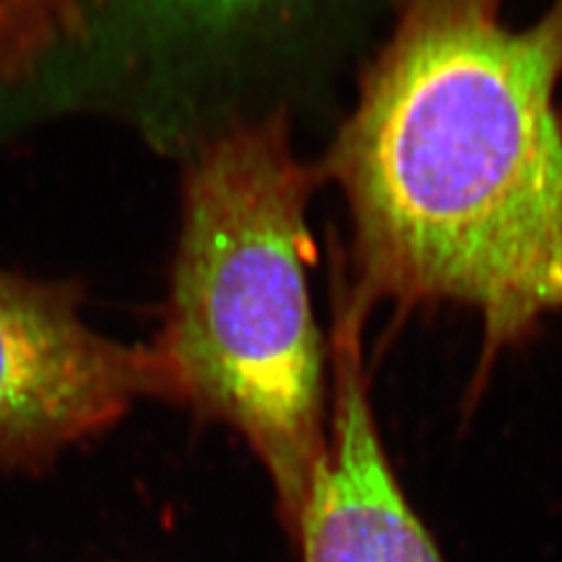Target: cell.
<instances>
[{
    "label": "cell",
    "mask_w": 562,
    "mask_h": 562,
    "mask_svg": "<svg viewBox=\"0 0 562 562\" xmlns=\"http://www.w3.org/2000/svg\"><path fill=\"white\" fill-rule=\"evenodd\" d=\"M285 111L202 144L183 186L161 334L171 402L236 431L292 536L329 448L327 350L313 313L308 202Z\"/></svg>",
    "instance_id": "7a4b0ae2"
},
{
    "label": "cell",
    "mask_w": 562,
    "mask_h": 562,
    "mask_svg": "<svg viewBox=\"0 0 562 562\" xmlns=\"http://www.w3.org/2000/svg\"><path fill=\"white\" fill-rule=\"evenodd\" d=\"M80 290L0 269V464L36 467L144 398L171 402L159 352L104 338Z\"/></svg>",
    "instance_id": "3957f363"
},
{
    "label": "cell",
    "mask_w": 562,
    "mask_h": 562,
    "mask_svg": "<svg viewBox=\"0 0 562 562\" xmlns=\"http://www.w3.org/2000/svg\"><path fill=\"white\" fill-rule=\"evenodd\" d=\"M323 0H142L165 25L209 41L244 38L265 32L267 38L304 21Z\"/></svg>",
    "instance_id": "8992f818"
},
{
    "label": "cell",
    "mask_w": 562,
    "mask_h": 562,
    "mask_svg": "<svg viewBox=\"0 0 562 562\" xmlns=\"http://www.w3.org/2000/svg\"><path fill=\"white\" fill-rule=\"evenodd\" d=\"M361 340L362 323L336 313L329 448L292 533L301 562H446L385 452Z\"/></svg>",
    "instance_id": "277c9868"
},
{
    "label": "cell",
    "mask_w": 562,
    "mask_h": 562,
    "mask_svg": "<svg viewBox=\"0 0 562 562\" xmlns=\"http://www.w3.org/2000/svg\"><path fill=\"white\" fill-rule=\"evenodd\" d=\"M104 0H0V88L36 76L46 60L90 34Z\"/></svg>",
    "instance_id": "5b68a950"
},
{
    "label": "cell",
    "mask_w": 562,
    "mask_h": 562,
    "mask_svg": "<svg viewBox=\"0 0 562 562\" xmlns=\"http://www.w3.org/2000/svg\"><path fill=\"white\" fill-rule=\"evenodd\" d=\"M401 0L327 157L350 217L336 306L462 304L483 362L562 311V0Z\"/></svg>",
    "instance_id": "6da1fadb"
}]
</instances>
